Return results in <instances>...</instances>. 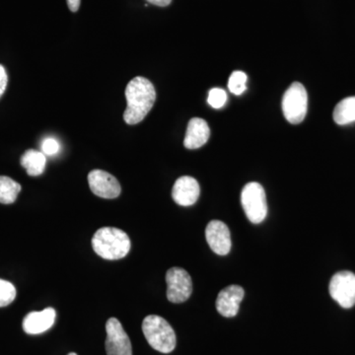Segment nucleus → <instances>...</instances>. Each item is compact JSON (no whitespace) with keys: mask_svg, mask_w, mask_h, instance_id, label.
I'll return each mask as SVG.
<instances>
[{"mask_svg":"<svg viewBox=\"0 0 355 355\" xmlns=\"http://www.w3.org/2000/svg\"><path fill=\"white\" fill-rule=\"evenodd\" d=\"M128 106L123 113V120L133 125L144 120L153 109L156 100L153 84L146 77L137 76L132 79L125 88Z\"/></svg>","mask_w":355,"mask_h":355,"instance_id":"1","label":"nucleus"},{"mask_svg":"<svg viewBox=\"0 0 355 355\" xmlns=\"http://www.w3.org/2000/svg\"><path fill=\"white\" fill-rule=\"evenodd\" d=\"M93 250L98 256L109 261L121 260L130 251L132 243L125 231L119 228L103 227L92 238Z\"/></svg>","mask_w":355,"mask_h":355,"instance_id":"2","label":"nucleus"},{"mask_svg":"<svg viewBox=\"0 0 355 355\" xmlns=\"http://www.w3.org/2000/svg\"><path fill=\"white\" fill-rule=\"evenodd\" d=\"M142 331L147 343L162 354H170L176 347V335L170 324L157 315H149L144 320Z\"/></svg>","mask_w":355,"mask_h":355,"instance_id":"3","label":"nucleus"},{"mask_svg":"<svg viewBox=\"0 0 355 355\" xmlns=\"http://www.w3.org/2000/svg\"><path fill=\"white\" fill-rule=\"evenodd\" d=\"M308 109L307 91L302 84L292 83L282 98V112L284 118L292 125L304 121Z\"/></svg>","mask_w":355,"mask_h":355,"instance_id":"4","label":"nucleus"},{"mask_svg":"<svg viewBox=\"0 0 355 355\" xmlns=\"http://www.w3.org/2000/svg\"><path fill=\"white\" fill-rule=\"evenodd\" d=\"M241 202L245 214L252 223L259 224L265 220L268 214L266 191L261 184L252 182L243 189Z\"/></svg>","mask_w":355,"mask_h":355,"instance_id":"5","label":"nucleus"},{"mask_svg":"<svg viewBox=\"0 0 355 355\" xmlns=\"http://www.w3.org/2000/svg\"><path fill=\"white\" fill-rule=\"evenodd\" d=\"M167 282V298L170 302H186L193 292V282L191 275L182 268H171L166 273Z\"/></svg>","mask_w":355,"mask_h":355,"instance_id":"6","label":"nucleus"},{"mask_svg":"<svg viewBox=\"0 0 355 355\" xmlns=\"http://www.w3.org/2000/svg\"><path fill=\"white\" fill-rule=\"evenodd\" d=\"M331 298L345 309L355 305V275L354 272H340L331 277L330 282Z\"/></svg>","mask_w":355,"mask_h":355,"instance_id":"7","label":"nucleus"},{"mask_svg":"<svg viewBox=\"0 0 355 355\" xmlns=\"http://www.w3.org/2000/svg\"><path fill=\"white\" fill-rule=\"evenodd\" d=\"M106 331L107 355H132V343L118 319L110 318Z\"/></svg>","mask_w":355,"mask_h":355,"instance_id":"8","label":"nucleus"},{"mask_svg":"<svg viewBox=\"0 0 355 355\" xmlns=\"http://www.w3.org/2000/svg\"><path fill=\"white\" fill-rule=\"evenodd\" d=\"M88 183L90 190L97 197L113 200L121 195V188L118 180L103 170H93L89 173Z\"/></svg>","mask_w":355,"mask_h":355,"instance_id":"9","label":"nucleus"},{"mask_svg":"<svg viewBox=\"0 0 355 355\" xmlns=\"http://www.w3.org/2000/svg\"><path fill=\"white\" fill-rule=\"evenodd\" d=\"M205 238L210 249L219 256H226L230 252L232 246L230 230L224 222L210 221L205 229Z\"/></svg>","mask_w":355,"mask_h":355,"instance_id":"10","label":"nucleus"},{"mask_svg":"<svg viewBox=\"0 0 355 355\" xmlns=\"http://www.w3.org/2000/svg\"><path fill=\"white\" fill-rule=\"evenodd\" d=\"M244 296V289L239 286H229L222 289L216 300V309L219 314L225 318L235 317L239 312Z\"/></svg>","mask_w":355,"mask_h":355,"instance_id":"11","label":"nucleus"},{"mask_svg":"<svg viewBox=\"0 0 355 355\" xmlns=\"http://www.w3.org/2000/svg\"><path fill=\"white\" fill-rule=\"evenodd\" d=\"M200 189L197 180L190 176L179 178L173 187L172 197L182 207H191L198 202Z\"/></svg>","mask_w":355,"mask_h":355,"instance_id":"12","label":"nucleus"},{"mask_svg":"<svg viewBox=\"0 0 355 355\" xmlns=\"http://www.w3.org/2000/svg\"><path fill=\"white\" fill-rule=\"evenodd\" d=\"M57 313L53 308H46L41 312H31L23 320V330L28 335H40L50 330L55 321Z\"/></svg>","mask_w":355,"mask_h":355,"instance_id":"13","label":"nucleus"},{"mask_svg":"<svg viewBox=\"0 0 355 355\" xmlns=\"http://www.w3.org/2000/svg\"><path fill=\"white\" fill-rule=\"evenodd\" d=\"M210 130L207 121L193 118L189 123L184 137V146L188 149H198L209 141Z\"/></svg>","mask_w":355,"mask_h":355,"instance_id":"14","label":"nucleus"},{"mask_svg":"<svg viewBox=\"0 0 355 355\" xmlns=\"http://www.w3.org/2000/svg\"><path fill=\"white\" fill-rule=\"evenodd\" d=\"M21 165L25 168L29 176H40L46 169V155L42 151L29 149L21 157Z\"/></svg>","mask_w":355,"mask_h":355,"instance_id":"15","label":"nucleus"},{"mask_svg":"<svg viewBox=\"0 0 355 355\" xmlns=\"http://www.w3.org/2000/svg\"><path fill=\"white\" fill-rule=\"evenodd\" d=\"M334 121L340 125H349L355 121V96L345 98L334 110Z\"/></svg>","mask_w":355,"mask_h":355,"instance_id":"16","label":"nucleus"},{"mask_svg":"<svg viewBox=\"0 0 355 355\" xmlns=\"http://www.w3.org/2000/svg\"><path fill=\"white\" fill-rule=\"evenodd\" d=\"M21 189V184L11 178L0 176V203L11 205L15 202Z\"/></svg>","mask_w":355,"mask_h":355,"instance_id":"17","label":"nucleus"},{"mask_svg":"<svg viewBox=\"0 0 355 355\" xmlns=\"http://www.w3.org/2000/svg\"><path fill=\"white\" fill-rule=\"evenodd\" d=\"M247 74L243 71H236L231 74L228 81V88L231 93L235 95H241L246 91Z\"/></svg>","mask_w":355,"mask_h":355,"instance_id":"18","label":"nucleus"},{"mask_svg":"<svg viewBox=\"0 0 355 355\" xmlns=\"http://www.w3.org/2000/svg\"><path fill=\"white\" fill-rule=\"evenodd\" d=\"M16 288L11 282L0 279V307H6L15 300Z\"/></svg>","mask_w":355,"mask_h":355,"instance_id":"19","label":"nucleus"},{"mask_svg":"<svg viewBox=\"0 0 355 355\" xmlns=\"http://www.w3.org/2000/svg\"><path fill=\"white\" fill-rule=\"evenodd\" d=\"M207 102L212 108L221 109L227 102V94L221 88H212L209 91Z\"/></svg>","mask_w":355,"mask_h":355,"instance_id":"20","label":"nucleus"},{"mask_svg":"<svg viewBox=\"0 0 355 355\" xmlns=\"http://www.w3.org/2000/svg\"><path fill=\"white\" fill-rule=\"evenodd\" d=\"M60 146L58 140L51 139V137H48V139H44L43 144H42V153L46 156L55 155V154H57L58 151H60Z\"/></svg>","mask_w":355,"mask_h":355,"instance_id":"21","label":"nucleus"},{"mask_svg":"<svg viewBox=\"0 0 355 355\" xmlns=\"http://www.w3.org/2000/svg\"><path fill=\"white\" fill-rule=\"evenodd\" d=\"M7 83H8V76H7L6 70L3 65L0 64V98L6 92Z\"/></svg>","mask_w":355,"mask_h":355,"instance_id":"22","label":"nucleus"},{"mask_svg":"<svg viewBox=\"0 0 355 355\" xmlns=\"http://www.w3.org/2000/svg\"><path fill=\"white\" fill-rule=\"evenodd\" d=\"M67 1L70 11H72V12L78 11L79 7H80L81 0H67Z\"/></svg>","mask_w":355,"mask_h":355,"instance_id":"23","label":"nucleus"},{"mask_svg":"<svg viewBox=\"0 0 355 355\" xmlns=\"http://www.w3.org/2000/svg\"><path fill=\"white\" fill-rule=\"evenodd\" d=\"M146 1L153 4V6L165 7L169 6L172 0H146Z\"/></svg>","mask_w":355,"mask_h":355,"instance_id":"24","label":"nucleus"},{"mask_svg":"<svg viewBox=\"0 0 355 355\" xmlns=\"http://www.w3.org/2000/svg\"><path fill=\"white\" fill-rule=\"evenodd\" d=\"M67 355H77V354H76V352H70V354H69Z\"/></svg>","mask_w":355,"mask_h":355,"instance_id":"25","label":"nucleus"}]
</instances>
